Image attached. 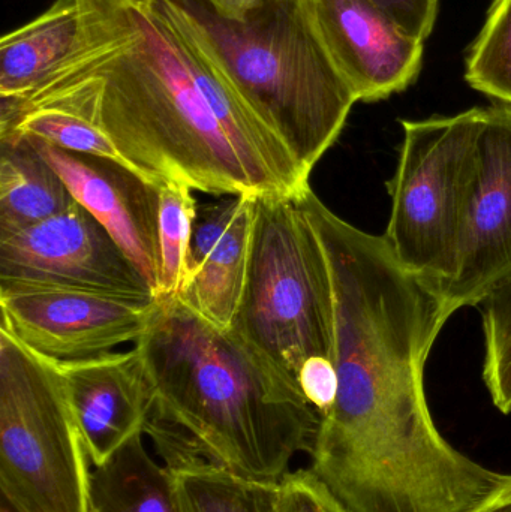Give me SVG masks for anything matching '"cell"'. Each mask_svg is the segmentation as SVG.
<instances>
[{
  "mask_svg": "<svg viewBox=\"0 0 511 512\" xmlns=\"http://www.w3.org/2000/svg\"><path fill=\"white\" fill-rule=\"evenodd\" d=\"M246 197L248 195L219 197L215 203L198 207L197 218H195L194 228H192L191 246H189L186 282L227 233L228 228L236 219L237 213L242 209Z\"/></svg>",
  "mask_w": 511,
  "mask_h": 512,
  "instance_id": "21",
  "label": "cell"
},
{
  "mask_svg": "<svg viewBox=\"0 0 511 512\" xmlns=\"http://www.w3.org/2000/svg\"><path fill=\"white\" fill-rule=\"evenodd\" d=\"M470 512H511V475L501 489Z\"/></svg>",
  "mask_w": 511,
  "mask_h": 512,
  "instance_id": "26",
  "label": "cell"
},
{
  "mask_svg": "<svg viewBox=\"0 0 511 512\" xmlns=\"http://www.w3.org/2000/svg\"><path fill=\"white\" fill-rule=\"evenodd\" d=\"M89 454L56 363L0 328V490L17 512H89Z\"/></svg>",
  "mask_w": 511,
  "mask_h": 512,
  "instance_id": "5",
  "label": "cell"
},
{
  "mask_svg": "<svg viewBox=\"0 0 511 512\" xmlns=\"http://www.w3.org/2000/svg\"><path fill=\"white\" fill-rule=\"evenodd\" d=\"M269 0H206L207 5L231 21H246L255 14L258 9L263 8Z\"/></svg>",
  "mask_w": 511,
  "mask_h": 512,
  "instance_id": "25",
  "label": "cell"
},
{
  "mask_svg": "<svg viewBox=\"0 0 511 512\" xmlns=\"http://www.w3.org/2000/svg\"><path fill=\"white\" fill-rule=\"evenodd\" d=\"M0 283L156 297L137 265L78 203L32 227L0 234Z\"/></svg>",
  "mask_w": 511,
  "mask_h": 512,
  "instance_id": "8",
  "label": "cell"
},
{
  "mask_svg": "<svg viewBox=\"0 0 511 512\" xmlns=\"http://www.w3.org/2000/svg\"><path fill=\"white\" fill-rule=\"evenodd\" d=\"M24 138L62 177L74 200L116 240L158 297L161 186L113 159L68 152L38 138Z\"/></svg>",
  "mask_w": 511,
  "mask_h": 512,
  "instance_id": "11",
  "label": "cell"
},
{
  "mask_svg": "<svg viewBox=\"0 0 511 512\" xmlns=\"http://www.w3.org/2000/svg\"><path fill=\"white\" fill-rule=\"evenodd\" d=\"M485 108L404 120L387 245L416 276L440 288L452 277L476 170Z\"/></svg>",
  "mask_w": 511,
  "mask_h": 512,
  "instance_id": "6",
  "label": "cell"
},
{
  "mask_svg": "<svg viewBox=\"0 0 511 512\" xmlns=\"http://www.w3.org/2000/svg\"><path fill=\"white\" fill-rule=\"evenodd\" d=\"M511 274V105L485 108L476 170L452 277L438 288L450 313L480 301Z\"/></svg>",
  "mask_w": 511,
  "mask_h": 512,
  "instance_id": "9",
  "label": "cell"
},
{
  "mask_svg": "<svg viewBox=\"0 0 511 512\" xmlns=\"http://www.w3.org/2000/svg\"><path fill=\"white\" fill-rule=\"evenodd\" d=\"M312 23L357 102L407 90L419 77L425 42L371 0H305Z\"/></svg>",
  "mask_w": 511,
  "mask_h": 512,
  "instance_id": "10",
  "label": "cell"
},
{
  "mask_svg": "<svg viewBox=\"0 0 511 512\" xmlns=\"http://www.w3.org/2000/svg\"><path fill=\"white\" fill-rule=\"evenodd\" d=\"M0 512H17L14 510V508L11 507V505L8 504V502L3 501L2 499V507H0Z\"/></svg>",
  "mask_w": 511,
  "mask_h": 512,
  "instance_id": "27",
  "label": "cell"
},
{
  "mask_svg": "<svg viewBox=\"0 0 511 512\" xmlns=\"http://www.w3.org/2000/svg\"><path fill=\"white\" fill-rule=\"evenodd\" d=\"M159 243H161V277L159 300L179 298L188 273L189 246L198 206L194 189L182 182H167L159 188Z\"/></svg>",
  "mask_w": 511,
  "mask_h": 512,
  "instance_id": "18",
  "label": "cell"
},
{
  "mask_svg": "<svg viewBox=\"0 0 511 512\" xmlns=\"http://www.w3.org/2000/svg\"><path fill=\"white\" fill-rule=\"evenodd\" d=\"M78 6L80 29L68 56L20 98L80 111L153 185L182 182L216 197H291L231 137L192 72L188 45L156 0Z\"/></svg>",
  "mask_w": 511,
  "mask_h": 512,
  "instance_id": "1",
  "label": "cell"
},
{
  "mask_svg": "<svg viewBox=\"0 0 511 512\" xmlns=\"http://www.w3.org/2000/svg\"><path fill=\"white\" fill-rule=\"evenodd\" d=\"M399 27L425 42L434 30L440 0H371Z\"/></svg>",
  "mask_w": 511,
  "mask_h": 512,
  "instance_id": "24",
  "label": "cell"
},
{
  "mask_svg": "<svg viewBox=\"0 0 511 512\" xmlns=\"http://www.w3.org/2000/svg\"><path fill=\"white\" fill-rule=\"evenodd\" d=\"M183 512H279V483L252 480L200 459L168 466Z\"/></svg>",
  "mask_w": 511,
  "mask_h": 512,
  "instance_id": "17",
  "label": "cell"
},
{
  "mask_svg": "<svg viewBox=\"0 0 511 512\" xmlns=\"http://www.w3.org/2000/svg\"><path fill=\"white\" fill-rule=\"evenodd\" d=\"M77 201L27 138H0V234L53 218Z\"/></svg>",
  "mask_w": 511,
  "mask_h": 512,
  "instance_id": "14",
  "label": "cell"
},
{
  "mask_svg": "<svg viewBox=\"0 0 511 512\" xmlns=\"http://www.w3.org/2000/svg\"><path fill=\"white\" fill-rule=\"evenodd\" d=\"M80 29L78 0H56L0 42V98H20L63 62Z\"/></svg>",
  "mask_w": 511,
  "mask_h": 512,
  "instance_id": "13",
  "label": "cell"
},
{
  "mask_svg": "<svg viewBox=\"0 0 511 512\" xmlns=\"http://www.w3.org/2000/svg\"><path fill=\"white\" fill-rule=\"evenodd\" d=\"M297 384L309 405L317 409L321 418L329 414L338 396V373L335 361L312 358L300 370Z\"/></svg>",
  "mask_w": 511,
  "mask_h": 512,
  "instance_id": "23",
  "label": "cell"
},
{
  "mask_svg": "<svg viewBox=\"0 0 511 512\" xmlns=\"http://www.w3.org/2000/svg\"><path fill=\"white\" fill-rule=\"evenodd\" d=\"M89 512H183L168 466L147 453L134 436L90 475Z\"/></svg>",
  "mask_w": 511,
  "mask_h": 512,
  "instance_id": "15",
  "label": "cell"
},
{
  "mask_svg": "<svg viewBox=\"0 0 511 512\" xmlns=\"http://www.w3.org/2000/svg\"><path fill=\"white\" fill-rule=\"evenodd\" d=\"M252 221L254 197H246L227 233L189 277L179 297L192 312L222 330H231L242 301Z\"/></svg>",
  "mask_w": 511,
  "mask_h": 512,
  "instance_id": "16",
  "label": "cell"
},
{
  "mask_svg": "<svg viewBox=\"0 0 511 512\" xmlns=\"http://www.w3.org/2000/svg\"><path fill=\"white\" fill-rule=\"evenodd\" d=\"M279 486V512H350L311 469L288 472Z\"/></svg>",
  "mask_w": 511,
  "mask_h": 512,
  "instance_id": "22",
  "label": "cell"
},
{
  "mask_svg": "<svg viewBox=\"0 0 511 512\" xmlns=\"http://www.w3.org/2000/svg\"><path fill=\"white\" fill-rule=\"evenodd\" d=\"M465 80L477 92L511 105V0H494L467 57Z\"/></svg>",
  "mask_w": 511,
  "mask_h": 512,
  "instance_id": "19",
  "label": "cell"
},
{
  "mask_svg": "<svg viewBox=\"0 0 511 512\" xmlns=\"http://www.w3.org/2000/svg\"><path fill=\"white\" fill-rule=\"evenodd\" d=\"M231 331L296 384L312 358L335 361L332 271L296 197H254L248 274Z\"/></svg>",
  "mask_w": 511,
  "mask_h": 512,
  "instance_id": "4",
  "label": "cell"
},
{
  "mask_svg": "<svg viewBox=\"0 0 511 512\" xmlns=\"http://www.w3.org/2000/svg\"><path fill=\"white\" fill-rule=\"evenodd\" d=\"M158 306L153 295L0 283V328L53 361L95 357L137 342Z\"/></svg>",
  "mask_w": 511,
  "mask_h": 512,
  "instance_id": "7",
  "label": "cell"
},
{
  "mask_svg": "<svg viewBox=\"0 0 511 512\" xmlns=\"http://www.w3.org/2000/svg\"><path fill=\"white\" fill-rule=\"evenodd\" d=\"M485 334L483 381L495 408L511 414V274L479 304Z\"/></svg>",
  "mask_w": 511,
  "mask_h": 512,
  "instance_id": "20",
  "label": "cell"
},
{
  "mask_svg": "<svg viewBox=\"0 0 511 512\" xmlns=\"http://www.w3.org/2000/svg\"><path fill=\"white\" fill-rule=\"evenodd\" d=\"M135 348L153 393L144 433L167 466L200 459L279 483L314 451L323 418L299 385L179 298L159 300Z\"/></svg>",
  "mask_w": 511,
  "mask_h": 512,
  "instance_id": "2",
  "label": "cell"
},
{
  "mask_svg": "<svg viewBox=\"0 0 511 512\" xmlns=\"http://www.w3.org/2000/svg\"><path fill=\"white\" fill-rule=\"evenodd\" d=\"M156 2L311 177L357 98L327 53L305 0H269L246 21L222 18L206 0Z\"/></svg>",
  "mask_w": 511,
  "mask_h": 512,
  "instance_id": "3",
  "label": "cell"
},
{
  "mask_svg": "<svg viewBox=\"0 0 511 512\" xmlns=\"http://www.w3.org/2000/svg\"><path fill=\"white\" fill-rule=\"evenodd\" d=\"M54 363L93 466H101L134 436L143 435L153 414V393L137 348Z\"/></svg>",
  "mask_w": 511,
  "mask_h": 512,
  "instance_id": "12",
  "label": "cell"
}]
</instances>
